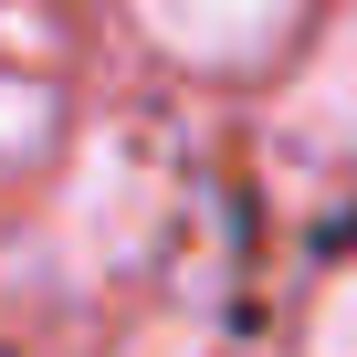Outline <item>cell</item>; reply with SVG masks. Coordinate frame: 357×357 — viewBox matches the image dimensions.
<instances>
[{
  "label": "cell",
  "mask_w": 357,
  "mask_h": 357,
  "mask_svg": "<svg viewBox=\"0 0 357 357\" xmlns=\"http://www.w3.org/2000/svg\"><path fill=\"white\" fill-rule=\"evenodd\" d=\"M147 53H168L178 74H252L294 43L305 0H126Z\"/></svg>",
  "instance_id": "6da1fadb"
},
{
  "label": "cell",
  "mask_w": 357,
  "mask_h": 357,
  "mask_svg": "<svg viewBox=\"0 0 357 357\" xmlns=\"http://www.w3.org/2000/svg\"><path fill=\"white\" fill-rule=\"evenodd\" d=\"M158 168H137V147H95L84 168H74V200H63V242H74V263L84 273H105V263H137L147 242H158Z\"/></svg>",
  "instance_id": "7a4b0ae2"
},
{
  "label": "cell",
  "mask_w": 357,
  "mask_h": 357,
  "mask_svg": "<svg viewBox=\"0 0 357 357\" xmlns=\"http://www.w3.org/2000/svg\"><path fill=\"white\" fill-rule=\"evenodd\" d=\"M284 147L315 168H357V22H336L305 63V84L284 95Z\"/></svg>",
  "instance_id": "3957f363"
},
{
  "label": "cell",
  "mask_w": 357,
  "mask_h": 357,
  "mask_svg": "<svg viewBox=\"0 0 357 357\" xmlns=\"http://www.w3.org/2000/svg\"><path fill=\"white\" fill-rule=\"evenodd\" d=\"M53 126H63V95L43 74H11V63H0V168H32L53 147Z\"/></svg>",
  "instance_id": "277c9868"
},
{
  "label": "cell",
  "mask_w": 357,
  "mask_h": 357,
  "mask_svg": "<svg viewBox=\"0 0 357 357\" xmlns=\"http://www.w3.org/2000/svg\"><path fill=\"white\" fill-rule=\"evenodd\" d=\"M305 357H357V263H336V284L305 315Z\"/></svg>",
  "instance_id": "5b68a950"
},
{
  "label": "cell",
  "mask_w": 357,
  "mask_h": 357,
  "mask_svg": "<svg viewBox=\"0 0 357 357\" xmlns=\"http://www.w3.org/2000/svg\"><path fill=\"white\" fill-rule=\"evenodd\" d=\"M116 357H221V347L190 336V326H158V336H137V347H116Z\"/></svg>",
  "instance_id": "8992f818"
}]
</instances>
